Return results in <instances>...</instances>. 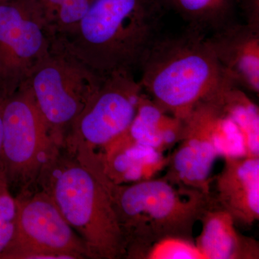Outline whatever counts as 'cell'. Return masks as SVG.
I'll use <instances>...</instances> for the list:
<instances>
[{"label": "cell", "instance_id": "cell-1", "mask_svg": "<svg viewBox=\"0 0 259 259\" xmlns=\"http://www.w3.org/2000/svg\"><path fill=\"white\" fill-rule=\"evenodd\" d=\"M110 178L95 150L61 147L36 188L49 194L82 240L89 258H125V243L110 194Z\"/></svg>", "mask_w": 259, "mask_h": 259}, {"label": "cell", "instance_id": "cell-2", "mask_svg": "<svg viewBox=\"0 0 259 259\" xmlns=\"http://www.w3.org/2000/svg\"><path fill=\"white\" fill-rule=\"evenodd\" d=\"M139 66L143 92L162 110L184 120L202 102L219 98L237 85L202 32L156 38Z\"/></svg>", "mask_w": 259, "mask_h": 259}, {"label": "cell", "instance_id": "cell-3", "mask_svg": "<svg viewBox=\"0 0 259 259\" xmlns=\"http://www.w3.org/2000/svg\"><path fill=\"white\" fill-rule=\"evenodd\" d=\"M158 0H93L71 33L56 45L101 76L131 71L156 40Z\"/></svg>", "mask_w": 259, "mask_h": 259}, {"label": "cell", "instance_id": "cell-4", "mask_svg": "<svg viewBox=\"0 0 259 259\" xmlns=\"http://www.w3.org/2000/svg\"><path fill=\"white\" fill-rule=\"evenodd\" d=\"M110 190L128 259H144L155 243L167 237L194 241V226L211 194L163 176L127 185L110 180Z\"/></svg>", "mask_w": 259, "mask_h": 259}, {"label": "cell", "instance_id": "cell-5", "mask_svg": "<svg viewBox=\"0 0 259 259\" xmlns=\"http://www.w3.org/2000/svg\"><path fill=\"white\" fill-rule=\"evenodd\" d=\"M221 99L199 104L183 120L163 175L207 195L212 193L211 175L217 158L246 156L241 131L223 108Z\"/></svg>", "mask_w": 259, "mask_h": 259}, {"label": "cell", "instance_id": "cell-6", "mask_svg": "<svg viewBox=\"0 0 259 259\" xmlns=\"http://www.w3.org/2000/svg\"><path fill=\"white\" fill-rule=\"evenodd\" d=\"M62 147L48 125L27 83L7 97L3 110L2 163L10 187L36 188L44 167Z\"/></svg>", "mask_w": 259, "mask_h": 259}, {"label": "cell", "instance_id": "cell-7", "mask_svg": "<svg viewBox=\"0 0 259 259\" xmlns=\"http://www.w3.org/2000/svg\"><path fill=\"white\" fill-rule=\"evenodd\" d=\"M103 78L54 41L49 55L25 83L61 146L73 122L100 88Z\"/></svg>", "mask_w": 259, "mask_h": 259}, {"label": "cell", "instance_id": "cell-8", "mask_svg": "<svg viewBox=\"0 0 259 259\" xmlns=\"http://www.w3.org/2000/svg\"><path fill=\"white\" fill-rule=\"evenodd\" d=\"M54 41L38 0H0V93L26 82Z\"/></svg>", "mask_w": 259, "mask_h": 259}, {"label": "cell", "instance_id": "cell-9", "mask_svg": "<svg viewBox=\"0 0 259 259\" xmlns=\"http://www.w3.org/2000/svg\"><path fill=\"white\" fill-rule=\"evenodd\" d=\"M143 92L131 71H116L104 76L65 138L63 147L96 151L125 133L137 112Z\"/></svg>", "mask_w": 259, "mask_h": 259}, {"label": "cell", "instance_id": "cell-10", "mask_svg": "<svg viewBox=\"0 0 259 259\" xmlns=\"http://www.w3.org/2000/svg\"><path fill=\"white\" fill-rule=\"evenodd\" d=\"M16 199V236L3 259L18 251L27 254L42 252L54 259L89 258L82 240L49 194L35 188L20 192Z\"/></svg>", "mask_w": 259, "mask_h": 259}, {"label": "cell", "instance_id": "cell-11", "mask_svg": "<svg viewBox=\"0 0 259 259\" xmlns=\"http://www.w3.org/2000/svg\"><path fill=\"white\" fill-rule=\"evenodd\" d=\"M213 177L212 194L236 223L250 227L259 219V156L226 157Z\"/></svg>", "mask_w": 259, "mask_h": 259}, {"label": "cell", "instance_id": "cell-12", "mask_svg": "<svg viewBox=\"0 0 259 259\" xmlns=\"http://www.w3.org/2000/svg\"><path fill=\"white\" fill-rule=\"evenodd\" d=\"M207 37L218 60L236 85L259 92V28L251 25L224 26Z\"/></svg>", "mask_w": 259, "mask_h": 259}, {"label": "cell", "instance_id": "cell-13", "mask_svg": "<svg viewBox=\"0 0 259 259\" xmlns=\"http://www.w3.org/2000/svg\"><path fill=\"white\" fill-rule=\"evenodd\" d=\"M200 234L194 240L205 259H258V242L238 233L236 222L213 197L199 218Z\"/></svg>", "mask_w": 259, "mask_h": 259}, {"label": "cell", "instance_id": "cell-14", "mask_svg": "<svg viewBox=\"0 0 259 259\" xmlns=\"http://www.w3.org/2000/svg\"><path fill=\"white\" fill-rule=\"evenodd\" d=\"M101 148L98 153L104 170L117 185L155 178L168 163L164 153L133 141L125 133Z\"/></svg>", "mask_w": 259, "mask_h": 259}, {"label": "cell", "instance_id": "cell-15", "mask_svg": "<svg viewBox=\"0 0 259 259\" xmlns=\"http://www.w3.org/2000/svg\"><path fill=\"white\" fill-rule=\"evenodd\" d=\"M182 127L183 120L162 110L144 93L125 133L133 141L165 153L179 142Z\"/></svg>", "mask_w": 259, "mask_h": 259}, {"label": "cell", "instance_id": "cell-16", "mask_svg": "<svg viewBox=\"0 0 259 259\" xmlns=\"http://www.w3.org/2000/svg\"><path fill=\"white\" fill-rule=\"evenodd\" d=\"M189 22L192 30H215L228 23L237 0H158Z\"/></svg>", "mask_w": 259, "mask_h": 259}, {"label": "cell", "instance_id": "cell-17", "mask_svg": "<svg viewBox=\"0 0 259 259\" xmlns=\"http://www.w3.org/2000/svg\"><path fill=\"white\" fill-rule=\"evenodd\" d=\"M221 105L241 131L246 156H259L258 106L237 87L223 95Z\"/></svg>", "mask_w": 259, "mask_h": 259}, {"label": "cell", "instance_id": "cell-18", "mask_svg": "<svg viewBox=\"0 0 259 259\" xmlns=\"http://www.w3.org/2000/svg\"><path fill=\"white\" fill-rule=\"evenodd\" d=\"M93 0H38L46 23L54 40L71 33Z\"/></svg>", "mask_w": 259, "mask_h": 259}, {"label": "cell", "instance_id": "cell-19", "mask_svg": "<svg viewBox=\"0 0 259 259\" xmlns=\"http://www.w3.org/2000/svg\"><path fill=\"white\" fill-rule=\"evenodd\" d=\"M18 225V202L11 192V187L3 163L0 164V259L14 241Z\"/></svg>", "mask_w": 259, "mask_h": 259}, {"label": "cell", "instance_id": "cell-20", "mask_svg": "<svg viewBox=\"0 0 259 259\" xmlns=\"http://www.w3.org/2000/svg\"><path fill=\"white\" fill-rule=\"evenodd\" d=\"M144 259H205L194 241L167 237L149 248Z\"/></svg>", "mask_w": 259, "mask_h": 259}, {"label": "cell", "instance_id": "cell-21", "mask_svg": "<svg viewBox=\"0 0 259 259\" xmlns=\"http://www.w3.org/2000/svg\"><path fill=\"white\" fill-rule=\"evenodd\" d=\"M243 7L248 25L259 28V0H243Z\"/></svg>", "mask_w": 259, "mask_h": 259}, {"label": "cell", "instance_id": "cell-22", "mask_svg": "<svg viewBox=\"0 0 259 259\" xmlns=\"http://www.w3.org/2000/svg\"><path fill=\"white\" fill-rule=\"evenodd\" d=\"M8 97L0 93V164L2 162V143H3V110L5 100Z\"/></svg>", "mask_w": 259, "mask_h": 259}]
</instances>
